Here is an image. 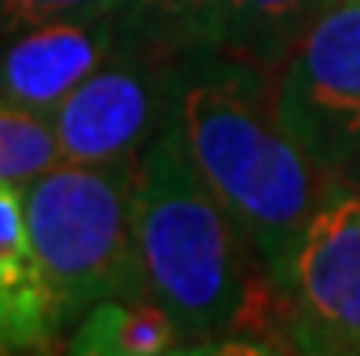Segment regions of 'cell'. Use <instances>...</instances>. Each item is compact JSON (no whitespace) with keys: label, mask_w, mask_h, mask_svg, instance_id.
Masks as SVG:
<instances>
[{"label":"cell","mask_w":360,"mask_h":356,"mask_svg":"<svg viewBox=\"0 0 360 356\" xmlns=\"http://www.w3.org/2000/svg\"><path fill=\"white\" fill-rule=\"evenodd\" d=\"M131 218L150 295L189 352H291L281 287L200 178L172 113L135 160Z\"/></svg>","instance_id":"cell-1"},{"label":"cell","mask_w":360,"mask_h":356,"mask_svg":"<svg viewBox=\"0 0 360 356\" xmlns=\"http://www.w3.org/2000/svg\"><path fill=\"white\" fill-rule=\"evenodd\" d=\"M172 117L207 190L277 280L331 175L277 120L269 73L222 48H189Z\"/></svg>","instance_id":"cell-2"},{"label":"cell","mask_w":360,"mask_h":356,"mask_svg":"<svg viewBox=\"0 0 360 356\" xmlns=\"http://www.w3.org/2000/svg\"><path fill=\"white\" fill-rule=\"evenodd\" d=\"M131 164L58 160L22 185L40 269L70 327L105 298H153L135 240Z\"/></svg>","instance_id":"cell-3"},{"label":"cell","mask_w":360,"mask_h":356,"mask_svg":"<svg viewBox=\"0 0 360 356\" xmlns=\"http://www.w3.org/2000/svg\"><path fill=\"white\" fill-rule=\"evenodd\" d=\"M189 40L150 8L142 29L51 113L58 153L70 164H131L175 106Z\"/></svg>","instance_id":"cell-4"},{"label":"cell","mask_w":360,"mask_h":356,"mask_svg":"<svg viewBox=\"0 0 360 356\" xmlns=\"http://www.w3.org/2000/svg\"><path fill=\"white\" fill-rule=\"evenodd\" d=\"M291 352L360 356V190L331 175L277 269Z\"/></svg>","instance_id":"cell-5"},{"label":"cell","mask_w":360,"mask_h":356,"mask_svg":"<svg viewBox=\"0 0 360 356\" xmlns=\"http://www.w3.org/2000/svg\"><path fill=\"white\" fill-rule=\"evenodd\" d=\"M284 131L328 175L360 153V4H331L269 70Z\"/></svg>","instance_id":"cell-6"},{"label":"cell","mask_w":360,"mask_h":356,"mask_svg":"<svg viewBox=\"0 0 360 356\" xmlns=\"http://www.w3.org/2000/svg\"><path fill=\"white\" fill-rule=\"evenodd\" d=\"M150 18V8L128 0L113 11L66 18L0 40V95L37 113H55L98 66H105Z\"/></svg>","instance_id":"cell-7"},{"label":"cell","mask_w":360,"mask_h":356,"mask_svg":"<svg viewBox=\"0 0 360 356\" xmlns=\"http://www.w3.org/2000/svg\"><path fill=\"white\" fill-rule=\"evenodd\" d=\"M55 349H66V324L30 237L22 185L0 182V352Z\"/></svg>","instance_id":"cell-8"},{"label":"cell","mask_w":360,"mask_h":356,"mask_svg":"<svg viewBox=\"0 0 360 356\" xmlns=\"http://www.w3.org/2000/svg\"><path fill=\"white\" fill-rule=\"evenodd\" d=\"M73 356H164L189 352L186 331L157 298H105L66 334Z\"/></svg>","instance_id":"cell-9"},{"label":"cell","mask_w":360,"mask_h":356,"mask_svg":"<svg viewBox=\"0 0 360 356\" xmlns=\"http://www.w3.org/2000/svg\"><path fill=\"white\" fill-rule=\"evenodd\" d=\"M331 0H226L222 51L273 70Z\"/></svg>","instance_id":"cell-10"},{"label":"cell","mask_w":360,"mask_h":356,"mask_svg":"<svg viewBox=\"0 0 360 356\" xmlns=\"http://www.w3.org/2000/svg\"><path fill=\"white\" fill-rule=\"evenodd\" d=\"M62 160L48 113L0 95V182L26 185Z\"/></svg>","instance_id":"cell-11"},{"label":"cell","mask_w":360,"mask_h":356,"mask_svg":"<svg viewBox=\"0 0 360 356\" xmlns=\"http://www.w3.org/2000/svg\"><path fill=\"white\" fill-rule=\"evenodd\" d=\"M120 4H128V0H0V40L37 29V26L66 22V18L102 15Z\"/></svg>","instance_id":"cell-12"},{"label":"cell","mask_w":360,"mask_h":356,"mask_svg":"<svg viewBox=\"0 0 360 356\" xmlns=\"http://www.w3.org/2000/svg\"><path fill=\"white\" fill-rule=\"evenodd\" d=\"M153 8L160 18H167L189 44H222V18H226V0H139Z\"/></svg>","instance_id":"cell-13"},{"label":"cell","mask_w":360,"mask_h":356,"mask_svg":"<svg viewBox=\"0 0 360 356\" xmlns=\"http://www.w3.org/2000/svg\"><path fill=\"white\" fill-rule=\"evenodd\" d=\"M335 175H338V178H346V182L353 185V190H360V153H356V157H353V160L342 167V171H335Z\"/></svg>","instance_id":"cell-14"},{"label":"cell","mask_w":360,"mask_h":356,"mask_svg":"<svg viewBox=\"0 0 360 356\" xmlns=\"http://www.w3.org/2000/svg\"><path fill=\"white\" fill-rule=\"evenodd\" d=\"M342 4H360V0H342Z\"/></svg>","instance_id":"cell-15"}]
</instances>
